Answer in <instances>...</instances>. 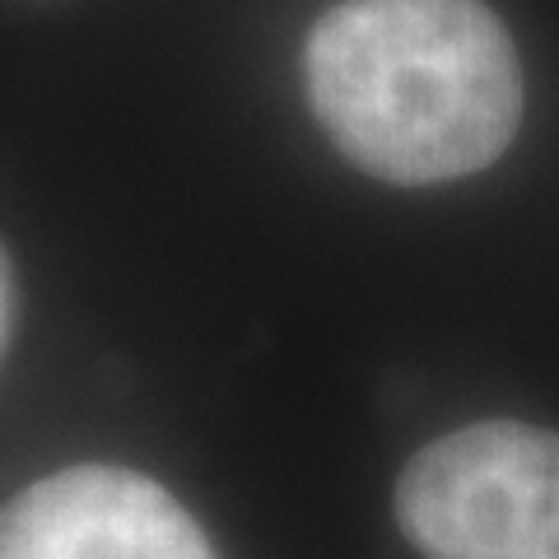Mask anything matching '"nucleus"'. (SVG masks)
<instances>
[{"mask_svg": "<svg viewBox=\"0 0 559 559\" xmlns=\"http://www.w3.org/2000/svg\"><path fill=\"white\" fill-rule=\"evenodd\" d=\"M312 112L382 182L471 178L522 121V70L485 0H341L308 38Z\"/></svg>", "mask_w": 559, "mask_h": 559, "instance_id": "f257e3e1", "label": "nucleus"}, {"mask_svg": "<svg viewBox=\"0 0 559 559\" xmlns=\"http://www.w3.org/2000/svg\"><path fill=\"white\" fill-rule=\"evenodd\" d=\"M396 522L425 559H559V433L480 419L419 448Z\"/></svg>", "mask_w": 559, "mask_h": 559, "instance_id": "f03ea898", "label": "nucleus"}, {"mask_svg": "<svg viewBox=\"0 0 559 559\" xmlns=\"http://www.w3.org/2000/svg\"><path fill=\"white\" fill-rule=\"evenodd\" d=\"M0 559H215V550L150 476L70 466L0 509Z\"/></svg>", "mask_w": 559, "mask_h": 559, "instance_id": "7ed1b4c3", "label": "nucleus"}]
</instances>
